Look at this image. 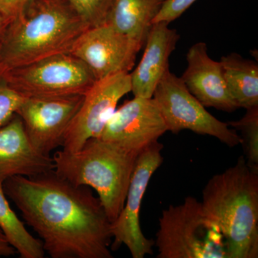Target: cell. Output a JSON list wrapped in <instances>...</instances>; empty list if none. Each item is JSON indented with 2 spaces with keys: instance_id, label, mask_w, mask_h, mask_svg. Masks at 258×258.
I'll use <instances>...</instances> for the list:
<instances>
[{
  "instance_id": "cell-9",
  "label": "cell",
  "mask_w": 258,
  "mask_h": 258,
  "mask_svg": "<svg viewBox=\"0 0 258 258\" xmlns=\"http://www.w3.org/2000/svg\"><path fill=\"white\" fill-rule=\"evenodd\" d=\"M132 92L129 73L98 80L83 96L82 103L64 134L62 149L76 152L90 139L99 138L120 100Z\"/></svg>"
},
{
  "instance_id": "cell-15",
  "label": "cell",
  "mask_w": 258,
  "mask_h": 258,
  "mask_svg": "<svg viewBox=\"0 0 258 258\" xmlns=\"http://www.w3.org/2000/svg\"><path fill=\"white\" fill-rule=\"evenodd\" d=\"M169 24L154 23L148 34L142 60L130 74L134 96L152 98L158 84L169 71V57L180 36Z\"/></svg>"
},
{
  "instance_id": "cell-25",
  "label": "cell",
  "mask_w": 258,
  "mask_h": 258,
  "mask_svg": "<svg viewBox=\"0 0 258 258\" xmlns=\"http://www.w3.org/2000/svg\"><path fill=\"white\" fill-rule=\"evenodd\" d=\"M9 23V20H7L3 15L0 14V47H1L5 32H6Z\"/></svg>"
},
{
  "instance_id": "cell-19",
  "label": "cell",
  "mask_w": 258,
  "mask_h": 258,
  "mask_svg": "<svg viewBox=\"0 0 258 258\" xmlns=\"http://www.w3.org/2000/svg\"><path fill=\"white\" fill-rule=\"evenodd\" d=\"M228 124L240 132L247 165L258 171V106L246 110L242 118Z\"/></svg>"
},
{
  "instance_id": "cell-23",
  "label": "cell",
  "mask_w": 258,
  "mask_h": 258,
  "mask_svg": "<svg viewBox=\"0 0 258 258\" xmlns=\"http://www.w3.org/2000/svg\"><path fill=\"white\" fill-rule=\"evenodd\" d=\"M32 0H0V14L10 20L18 16Z\"/></svg>"
},
{
  "instance_id": "cell-8",
  "label": "cell",
  "mask_w": 258,
  "mask_h": 258,
  "mask_svg": "<svg viewBox=\"0 0 258 258\" xmlns=\"http://www.w3.org/2000/svg\"><path fill=\"white\" fill-rule=\"evenodd\" d=\"M164 146L154 142L139 154L132 178L123 208L111 224V249L115 250L124 244L133 258H144L153 254L154 241L144 235L141 228L140 212L142 200L151 178L162 164Z\"/></svg>"
},
{
  "instance_id": "cell-12",
  "label": "cell",
  "mask_w": 258,
  "mask_h": 258,
  "mask_svg": "<svg viewBox=\"0 0 258 258\" xmlns=\"http://www.w3.org/2000/svg\"><path fill=\"white\" fill-rule=\"evenodd\" d=\"M167 132L152 98L136 97L115 110L99 138L140 154Z\"/></svg>"
},
{
  "instance_id": "cell-21",
  "label": "cell",
  "mask_w": 258,
  "mask_h": 258,
  "mask_svg": "<svg viewBox=\"0 0 258 258\" xmlns=\"http://www.w3.org/2000/svg\"><path fill=\"white\" fill-rule=\"evenodd\" d=\"M24 98L10 87L0 71V127L6 124L16 114Z\"/></svg>"
},
{
  "instance_id": "cell-20",
  "label": "cell",
  "mask_w": 258,
  "mask_h": 258,
  "mask_svg": "<svg viewBox=\"0 0 258 258\" xmlns=\"http://www.w3.org/2000/svg\"><path fill=\"white\" fill-rule=\"evenodd\" d=\"M89 28L106 23L113 0H66Z\"/></svg>"
},
{
  "instance_id": "cell-11",
  "label": "cell",
  "mask_w": 258,
  "mask_h": 258,
  "mask_svg": "<svg viewBox=\"0 0 258 258\" xmlns=\"http://www.w3.org/2000/svg\"><path fill=\"white\" fill-rule=\"evenodd\" d=\"M83 96L24 98L16 114L23 121L29 140L39 152L50 155L62 147L64 134Z\"/></svg>"
},
{
  "instance_id": "cell-10",
  "label": "cell",
  "mask_w": 258,
  "mask_h": 258,
  "mask_svg": "<svg viewBox=\"0 0 258 258\" xmlns=\"http://www.w3.org/2000/svg\"><path fill=\"white\" fill-rule=\"evenodd\" d=\"M141 49L137 42L104 23L85 30L69 53L84 62L98 81L129 73Z\"/></svg>"
},
{
  "instance_id": "cell-24",
  "label": "cell",
  "mask_w": 258,
  "mask_h": 258,
  "mask_svg": "<svg viewBox=\"0 0 258 258\" xmlns=\"http://www.w3.org/2000/svg\"><path fill=\"white\" fill-rule=\"evenodd\" d=\"M16 254V250L10 245L4 234L0 230V257H11Z\"/></svg>"
},
{
  "instance_id": "cell-4",
  "label": "cell",
  "mask_w": 258,
  "mask_h": 258,
  "mask_svg": "<svg viewBox=\"0 0 258 258\" xmlns=\"http://www.w3.org/2000/svg\"><path fill=\"white\" fill-rule=\"evenodd\" d=\"M139 154L101 138L90 139L76 152H56L54 171L71 184L94 189L113 222L124 205Z\"/></svg>"
},
{
  "instance_id": "cell-16",
  "label": "cell",
  "mask_w": 258,
  "mask_h": 258,
  "mask_svg": "<svg viewBox=\"0 0 258 258\" xmlns=\"http://www.w3.org/2000/svg\"><path fill=\"white\" fill-rule=\"evenodd\" d=\"M165 0H113L106 23L141 47Z\"/></svg>"
},
{
  "instance_id": "cell-13",
  "label": "cell",
  "mask_w": 258,
  "mask_h": 258,
  "mask_svg": "<svg viewBox=\"0 0 258 258\" xmlns=\"http://www.w3.org/2000/svg\"><path fill=\"white\" fill-rule=\"evenodd\" d=\"M186 62L181 81L205 108L230 113L239 108L229 92L220 61L208 55L205 42H197L190 47Z\"/></svg>"
},
{
  "instance_id": "cell-17",
  "label": "cell",
  "mask_w": 258,
  "mask_h": 258,
  "mask_svg": "<svg viewBox=\"0 0 258 258\" xmlns=\"http://www.w3.org/2000/svg\"><path fill=\"white\" fill-rule=\"evenodd\" d=\"M226 84L239 108L258 106V64L238 54L223 56L220 61Z\"/></svg>"
},
{
  "instance_id": "cell-6",
  "label": "cell",
  "mask_w": 258,
  "mask_h": 258,
  "mask_svg": "<svg viewBox=\"0 0 258 258\" xmlns=\"http://www.w3.org/2000/svg\"><path fill=\"white\" fill-rule=\"evenodd\" d=\"M2 73L10 87L24 98L84 96L97 81L89 68L71 53Z\"/></svg>"
},
{
  "instance_id": "cell-14",
  "label": "cell",
  "mask_w": 258,
  "mask_h": 258,
  "mask_svg": "<svg viewBox=\"0 0 258 258\" xmlns=\"http://www.w3.org/2000/svg\"><path fill=\"white\" fill-rule=\"evenodd\" d=\"M54 169L52 157L33 147L18 115L0 127V182L13 176L40 175Z\"/></svg>"
},
{
  "instance_id": "cell-3",
  "label": "cell",
  "mask_w": 258,
  "mask_h": 258,
  "mask_svg": "<svg viewBox=\"0 0 258 258\" xmlns=\"http://www.w3.org/2000/svg\"><path fill=\"white\" fill-rule=\"evenodd\" d=\"M201 203L225 237L228 258L258 257V171L245 158L209 180Z\"/></svg>"
},
{
  "instance_id": "cell-22",
  "label": "cell",
  "mask_w": 258,
  "mask_h": 258,
  "mask_svg": "<svg viewBox=\"0 0 258 258\" xmlns=\"http://www.w3.org/2000/svg\"><path fill=\"white\" fill-rule=\"evenodd\" d=\"M197 0H165L153 24L159 22L170 23L179 18Z\"/></svg>"
},
{
  "instance_id": "cell-2",
  "label": "cell",
  "mask_w": 258,
  "mask_h": 258,
  "mask_svg": "<svg viewBox=\"0 0 258 258\" xmlns=\"http://www.w3.org/2000/svg\"><path fill=\"white\" fill-rule=\"evenodd\" d=\"M88 28L66 0H32L8 24L0 47V71L69 53Z\"/></svg>"
},
{
  "instance_id": "cell-5",
  "label": "cell",
  "mask_w": 258,
  "mask_h": 258,
  "mask_svg": "<svg viewBox=\"0 0 258 258\" xmlns=\"http://www.w3.org/2000/svg\"><path fill=\"white\" fill-rule=\"evenodd\" d=\"M154 245L158 258H228L221 230L193 197L163 210Z\"/></svg>"
},
{
  "instance_id": "cell-1",
  "label": "cell",
  "mask_w": 258,
  "mask_h": 258,
  "mask_svg": "<svg viewBox=\"0 0 258 258\" xmlns=\"http://www.w3.org/2000/svg\"><path fill=\"white\" fill-rule=\"evenodd\" d=\"M3 189L52 258H111V224L90 187L76 186L52 171L16 176Z\"/></svg>"
},
{
  "instance_id": "cell-18",
  "label": "cell",
  "mask_w": 258,
  "mask_h": 258,
  "mask_svg": "<svg viewBox=\"0 0 258 258\" xmlns=\"http://www.w3.org/2000/svg\"><path fill=\"white\" fill-rule=\"evenodd\" d=\"M0 230L4 234L10 245L21 258H43L45 249L42 241L30 234L25 223L19 219L0 182Z\"/></svg>"
},
{
  "instance_id": "cell-7",
  "label": "cell",
  "mask_w": 258,
  "mask_h": 258,
  "mask_svg": "<svg viewBox=\"0 0 258 258\" xmlns=\"http://www.w3.org/2000/svg\"><path fill=\"white\" fill-rule=\"evenodd\" d=\"M152 98L165 121L167 132L176 134L189 130L216 138L230 147L242 143L237 131L207 111L189 92L181 78L170 71L158 84Z\"/></svg>"
}]
</instances>
